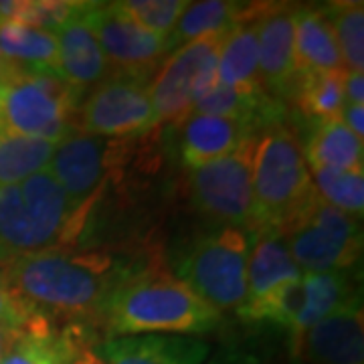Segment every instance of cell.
Returning a JSON list of instances; mask_svg holds the SVG:
<instances>
[{"instance_id": "4316f807", "label": "cell", "mask_w": 364, "mask_h": 364, "mask_svg": "<svg viewBox=\"0 0 364 364\" xmlns=\"http://www.w3.org/2000/svg\"><path fill=\"white\" fill-rule=\"evenodd\" d=\"M338 41L344 73H363L364 67V4L332 2L326 6Z\"/></svg>"}, {"instance_id": "8fae6325", "label": "cell", "mask_w": 364, "mask_h": 364, "mask_svg": "<svg viewBox=\"0 0 364 364\" xmlns=\"http://www.w3.org/2000/svg\"><path fill=\"white\" fill-rule=\"evenodd\" d=\"M83 16L102 47L112 77L152 81L170 53L166 39L132 23L114 2H85Z\"/></svg>"}, {"instance_id": "836d02e7", "label": "cell", "mask_w": 364, "mask_h": 364, "mask_svg": "<svg viewBox=\"0 0 364 364\" xmlns=\"http://www.w3.org/2000/svg\"><path fill=\"white\" fill-rule=\"evenodd\" d=\"M13 73H14V67L11 65V63L2 57V53H0V85H2L6 79L11 77Z\"/></svg>"}, {"instance_id": "4fadbf2b", "label": "cell", "mask_w": 364, "mask_h": 364, "mask_svg": "<svg viewBox=\"0 0 364 364\" xmlns=\"http://www.w3.org/2000/svg\"><path fill=\"white\" fill-rule=\"evenodd\" d=\"M291 354L304 364H364V328L360 299L291 338Z\"/></svg>"}, {"instance_id": "9a60e30c", "label": "cell", "mask_w": 364, "mask_h": 364, "mask_svg": "<svg viewBox=\"0 0 364 364\" xmlns=\"http://www.w3.org/2000/svg\"><path fill=\"white\" fill-rule=\"evenodd\" d=\"M296 14L294 4H267L259 18V81L272 97H289L296 85Z\"/></svg>"}, {"instance_id": "44dd1931", "label": "cell", "mask_w": 364, "mask_h": 364, "mask_svg": "<svg viewBox=\"0 0 364 364\" xmlns=\"http://www.w3.org/2000/svg\"><path fill=\"white\" fill-rule=\"evenodd\" d=\"M356 298L348 273H306L299 277V306L289 324V334L296 338L324 318L338 312Z\"/></svg>"}, {"instance_id": "603a6c76", "label": "cell", "mask_w": 364, "mask_h": 364, "mask_svg": "<svg viewBox=\"0 0 364 364\" xmlns=\"http://www.w3.org/2000/svg\"><path fill=\"white\" fill-rule=\"evenodd\" d=\"M0 53L16 69L57 73V37L25 23H0Z\"/></svg>"}, {"instance_id": "ba28073f", "label": "cell", "mask_w": 364, "mask_h": 364, "mask_svg": "<svg viewBox=\"0 0 364 364\" xmlns=\"http://www.w3.org/2000/svg\"><path fill=\"white\" fill-rule=\"evenodd\" d=\"M257 134L249 136L229 156L191 170L188 191L196 210L225 227L257 229L253 196V156Z\"/></svg>"}, {"instance_id": "30bf717a", "label": "cell", "mask_w": 364, "mask_h": 364, "mask_svg": "<svg viewBox=\"0 0 364 364\" xmlns=\"http://www.w3.org/2000/svg\"><path fill=\"white\" fill-rule=\"evenodd\" d=\"M128 158V138H97L75 132L55 146L45 170L75 207H83L93 203L104 182L114 178Z\"/></svg>"}, {"instance_id": "52a82bcc", "label": "cell", "mask_w": 364, "mask_h": 364, "mask_svg": "<svg viewBox=\"0 0 364 364\" xmlns=\"http://www.w3.org/2000/svg\"><path fill=\"white\" fill-rule=\"evenodd\" d=\"M249 237L243 229L221 227L196 239L182 257L181 279L215 312L239 308L247 294Z\"/></svg>"}, {"instance_id": "d590c367", "label": "cell", "mask_w": 364, "mask_h": 364, "mask_svg": "<svg viewBox=\"0 0 364 364\" xmlns=\"http://www.w3.org/2000/svg\"><path fill=\"white\" fill-rule=\"evenodd\" d=\"M208 364H245L243 360H231V358H217V360H213V363Z\"/></svg>"}, {"instance_id": "5b68a950", "label": "cell", "mask_w": 364, "mask_h": 364, "mask_svg": "<svg viewBox=\"0 0 364 364\" xmlns=\"http://www.w3.org/2000/svg\"><path fill=\"white\" fill-rule=\"evenodd\" d=\"M77 97L55 71L14 67L0 85V130L59 144L77 132Z\"/></svg>"}, {"instance_id": "7402d4cb", "label": "cell", "mask_w": 364, "mask_h": 364, "mask_svg": "<svg viewBox=\"0 0 364 364\" xmlns=\"http://www.w3.org/2000/svg\"><path fill=\"white\" fill-rule=\"evenodd\" d=\"M308 168H336L363 172V140L356 138L348 126L336 119L312 126V134L304 146Z\"/></svg>"}, {"instance_id": "7c38bea8", "label": "cell", "mask_w": 364, "mask_h": 364, "mask_svg": "<svg viewBox=\"0 0 364 364\" xmlns=\"http://www.w3.org/2000/svg\"><path fill=\"white\" fill-rule=\"evenodd\" d=\"M154 124L148 85L136 79L109 77L77 107V132L97 138H130Z\"/></svg>"}, {"instance_id": "484cf974", "label": "cell", "mask_w": 364, "mask_h": 364, "mask_svg": "<svg viewBox=\"0 0 364 364\" xmlns=\"http://www.w3.org/2000/svg\"><path fill=\"white\" fill-rule=\"evenodd\" d=\"M57 144L0 130V186L23 182L47 168Z\"/></svg>"}, {"instance_id": "cb8c5ba5", "label": "cell", "mask_w": 364, "mask_h": 364, "mask_svg": "<svg viewBox=\"0 0 364 364\" xmlns=\"http://www.w3.org/2000/svg\"><path fill=\"white\" fill-rule=\"evenodd\" d=\"M344 75V71L298 75L289 97L296 100L299 112L308 117V122H312V126L342 119L346 105Z\"/></svg>"}, {"instance_id": "4dcf8cb0", "label": "cell", "mask_w": 364, "mask_h": 364, "mask_svg": "<svg viewBox=\"0 0 364 364\" xmlns=\"http://www.w3.org/2000/svg\"><path fill=\"white\" fill-rule=\"evenodd\" d=\"M344 100H346V105H363V100H364L363 73H346V75H344Z\"/></svg>"}, {"instance_id": "8992f818", "label": "cell", "mask_w": 364, "mask_h": 364, "mask_svg": "<svg viewBox=\"0 0 364 364\" xmlns=\"http://www.w3.org/2000/svg\"><path fill=\"white\" fill-rule=\"evenodd\" d=\"M277 233L282 235L291 259L306 273L350 269L363 251V235L356 217L328 205L318 193H314Z\"/></svg>"}, {"instance_id": "ffe728a7", "label": "cell", "mask_w": 364, "mask_h": 364, "mask_svg": "<svg viewBox=\"0 0 364 364\" xmlns=\"http://www.w3.org/2000/svg\"><path fill=\"white\" fill-rule=\"evenodd\" d=\"M296 71L336 73L344 71L338 41L326 9L304 6L296 14Z\"/></svg>"}, {"instance_id": "83f0119b", "label": "cell", "mask_w": 364, "mask_h": 364, "mask_svg": "<svg viewBox=\"0 0 364 364\" xmlns=\"http://www.w3.org/2000/svg\"><path fill=\"white\" fill-rule=\"evenodd\" d=\"M316 193L328 205L348 213L352 217H363L364 210V172H348L336 168L310 170Z\"/></svg>"}, {"instance_id": "d4e9b609", "label": "cell", "mask_w": 364, "mask_h": 364, "mask_svg": "<svg viewBox=\"0 0 364 364\" xmlns=\"http://www.w3.org/2000/svg\"><path fill=\"white\" fill-rule=\"evenodd\" d=\"M247 4L233 2V0H200V2H188L181 18L176 21L174 31L166 39L168 51L172 53L181 45L191 41L200 39L210 33H221L233 26Z\"/></svg>"}, {"instance_id": "f1b7e54d", "label": "cell", "mask_w": 364, "mask_h": 364, "mask_svg": "<svg viewBox=\"0 0 364 364\" xmlns=\"http://www.w3.org/2000/svg\"><path fill=\"white\" fill-rule=\"evenodd\" d=\"M114 6L144 31L158 35L162 39H168L188 2L186 0H124V2H114Z\"/></svg>"}, {"instance_id": "e0dca14e", "label": "cell", "mask_w": 364, "mask_h": 364, "mask_svg": "<svg viewBox=\"0 0 364 364\" xmlns=\"http://www.w3.org/2000/svg\"><path fill=\"white\" fill-rule=\"evenodd\" d=\"M267 4H247L239 21L225 33L217 63V81L257 95L265 93L259 81V18Z\"/></svg>"}, {"instance_id": "d6a6232c", "label": "cell", "mask_w": 364, "mask_h": 364, "mask_svg": "<svg viewBox=\"0 0 364 364\" xmlns=\"http://www.w3.org/2000/svg\"><path fill=\"white\" fill-rule=\"evenodd\" d=\"M18 334H21V330H13V328H6V326H0V363L6 356V352L11 350V346L16 342Z\"/></svg>"}, {"instance_id": "7a4b0ae2", "label": "cell", "mask_w": 364, "mask_h": 364, "mask_svg": "<svg viewBox=\"0 0 364 364\" xmlns=\"http://www.w3.org/2000/svg\"><path fill=\"white\" fill-rule=\"evenodd\" d=\"M102 322L109 336L158 332L203 334L219 324L215 312L178 275L160 265L134 267L105 304Z\"/></svg>"}, {"instance_id": "5bb4252c", "label": "cell", "mask_w": 364, "mask_h": 364, "mask_svg": "<svg viewBox=\"0 0 364 364\" xmlns=\"http://www.w3.org/2000/svg\"><path fill=\"white\" fill-rule=\"evenodd\" d=\"M301 269L291 259L282 235L275 229L251 233L247 261V294L237 314L243 322L255 320L259 310L284 287L298 282Z\"/></svg>"}, {"instance_id": "f546056e", "label": "cell", "mask_w": 364, "mask_h": 364, "mask_svg": "<svg viewBox=\"0 0 364 364\" xmlns=\"http://www.w3.org/2000/svg\"><path fill=\"white\" fill-rule=\"evenodd\" d=\"M26 324L25 312L21 310V306L16 304V299L11 296V291L4 286L2 272H0V326L21 330Z\"/></svg>"}, {"instance_id": "1f68e13d", "label": "cell", "mask_w": 364, "mask_h": 364, "mask_svg": "<svg viewBox=\"0 0 364 364\" xmlns=\"http://www.w3.org/2000/svg\"><path fill=\"white\" fill-rule=\"evenodd\" d=\"M342 122L348 126V130L363 140L364 136V105H344Z\"/></svg>"}, {"instance_id": "9c48e42d", "label": "cell", "mask_w": 364, "mask_h": 364, "mask_svg": "<svg viewBox=\"0 0 364 364\" xmlns=\"http://www.w3.org/2000/svg\"><path fill=\"white\" fill-rule=\"evenodd\" d=\"M227 31L181 45L162 61L156 75L148 83L156 124H181L191 114L196 95L217 81L219 51Z\"/></svg>"}, {"instance_id": "2e32d148", "label": "cell", "mask_w": 364, "mask_h": 364, "mask_svg": "<svg viewBox=\"0 0 364 364\" xmlns=\"http://www.w3.org/2000/svg\"><path fill=\"white\" fill-rule=\"evenodd\" d=\"M83 6L85 2H81L77 13L55 31L57 75L77 95L81 91L95 90L112 77L102 47L83 16Z\"/></svg>"}, {"instance_id": "d6986e66", "label": "cell", "mask_w": 364, "mask_h": 364, "mask_svg": "<svg viewBox=\"0 0 364 364\" xmlns=\"http://www.w3.org/2000/svg\"><path fill=\"white\" fill-rule=\"evenodd\" d=\"M181 128V156L191 170L229 156L255 134L241 122L196 114L184 117Z\"/></svg>"}, {"instance_id": "277c9868", "label": "cell", "mask_w": 364, "mask_h": 364, "mask_svg": "<svg viewBox=\"0 0 364 364\" xmlns=\"http://www.w3.org/2000/svg\"><path fill=\"white\" fill-rule=\"evenodd\" d=\"M314 193L304 144L296 130L286 122H277L257 132L253 156L257 229L277 231Z\"/></svg>"}, {"instance_id": "e575fe53", "label": "cell", "mask_w": 364, "mask_h": 364, "mask_svg": "<svg viewBox=\"0 0 364 364\" xmlns=\"http://www.w3.org/2000/svg\"><path fill=\"white\" fill-rule=\"evenodd\" d=\"M77 364H102V360H97L95 356H91V354H85Z\"/></svg>"}, {"instance_id": "ac0fdd59", "label": "cell", "mask_w": 364, "mask_h": 364, "mask_svg": "<svg viewBox=\"0 0 364 364\" xmlns=\"http://www.w3.org/2000/svg\"><path fill=\"white\" fill-rule=\"evenodd\" d=\"M102 364H203L208 344L182 336H124L107 340L100 348Z\"/></svg>"}, {"instance_id": "6da1fadb", "label": "cell", "mask_w": 364, "mask_h": 364, "mask_svg": "<svg viewBox=\"0 0 364 364\" xmlns=\"http://www.w3.org/2000/svg\"><path fill=\"white\" fill-rule=\"evenodd\" d=\"M132 267L109 251L53 249L0 265L4 286L25 312L35 316L102 318L105 304Z\"/></svg>"}, {"instance_id": "3957f363", "label": "cell", "mask_w": 364, "mask_h": 364, "mask_svg": "<svg viewBox=\"0 0 364 364\" xmlns=\"http://www.w3.org/2000/svg\"><path fill=\"white\" fill-rule=\"evenodd\" d=\"M90 207H75L47 170L0 186V265L65 249L81 233Z\"/></svg>"}]
</instances>
